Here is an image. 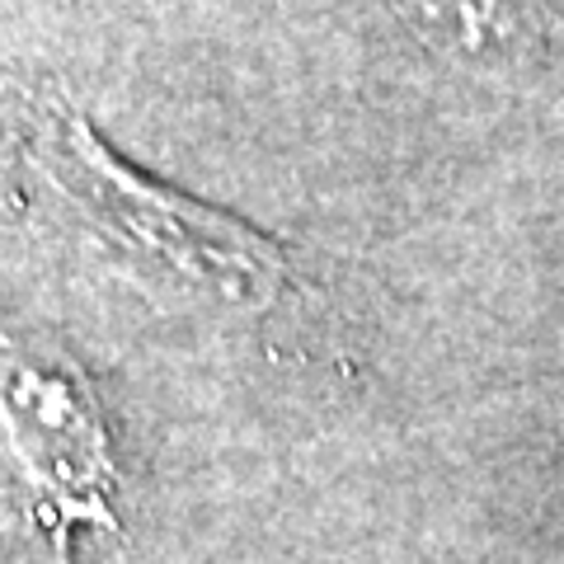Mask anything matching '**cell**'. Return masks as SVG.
<instances>
[{"instance_id":"obj_1","label":"cell","mask_w":564,"mask_h":564,"mask_svg":"<svg viewBox=\"0 0 564 564\" xmlns=\"http://www.w3.org/2000/svg\"><path fill=\"white\" fill-rule=\"evenodd\" d=\"M29 165L52 193H62L85 231H95L109 250H122L141 269H161L165 278L212 288L226 302L250 306L273 302L292 288V263L269 236L141 180L80 113H47L29 141Z\"/></svg>"},{"instance_id":"obj_2","label":"cell","mask_w":564,"mask_h":564,"mask_svg":"<svg viewBox=\"0 0 564 564\" xmlns=\"http://www.w3.org/2000/svg\"><path fill=\"white\" fill-rule=\"evenodd\" d=\"M0 462L24 518L70 555L80 532H113L122 466L90 381L62 348L0 315Z\"/></svg>"},{"instance_id":"obj_3","label":"cell","mask_w":564,"mask_h":564,"mask_svg":"<svg viewBox=\"0 0 564 564\" xmlns=\"http://www.w3.org/2000/svg\"><path fill=\"white\" fill-rule=\"evenodd\" d=\"M429 39L494 66H555L560 24L536 0H395Z\"/></svg>"}]
</instances>
